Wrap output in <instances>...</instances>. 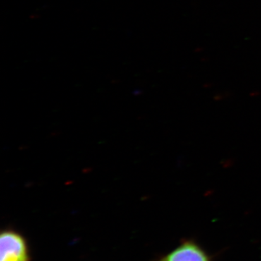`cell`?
Listing matches in <instances>:
<instances>
[{
  "label": "cell",
  "mask_w": 261,
  "mask_h": 261,
  "mask_svg": "<svg viewBox=\"0 0 261 261\" xmlns=\"http://www.w3.org/2000/svg\"><path fill=\"white\" fill-rule=\"evenodd\" d=\"M0 261H30L28 244L18 231L13 229L2 231Z\"/></svg>",
  "instance_id": "6da1fadb"
},
{
  "label": "cell",
  "mask_w": 261,
  "mask_h": 261,
  "mask_svg": "<svg viewBox=\"0 0 261 261\" xmlns=\"http://www.w3.org/2000/svg\"><path fill=\"white\" fill-rule=\"evenodd\" d=\"M156 261H212L210 255L194 240H187Z\"/></svg>",
  "instance_id": "7a4b0ae2"
}]
</instances>
